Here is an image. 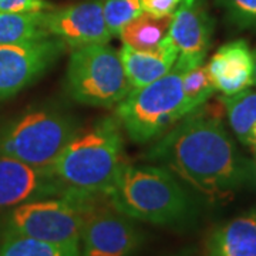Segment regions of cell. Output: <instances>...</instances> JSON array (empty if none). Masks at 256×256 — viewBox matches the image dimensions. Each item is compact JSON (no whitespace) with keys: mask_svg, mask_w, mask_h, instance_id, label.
Returning <instances> with one entry per match:
<instances>
[{"mask_svg":"<svg viewBox=\"0 0 256 256\" xmlns=\"http://www.w3.org/2000/svg\"><path fill=\"white\" fill-rule=\"evenodd\" d=\"M141 242V230L111 205L106 194L88 196L82 220V256H131Z\"/></svg>","mask_w":256,"mask_h":256,"instance_id":"8","label":"cell"},{"mask_svg":"<svg viewBox=\"0 0 256 256\" xmlns=\"http://www.w3.org/2000/svg\"><path fill=\"white\" fill-rule=\"evenodd\" d=\"M212 28V18L202 0H181L168 32V37L178 48L176 70L184 73L204 64L210 46Z\"/></svg>","mask_w":256,"mask_h":256,"instance_id":"11","label":"cell"},{"mask_svg":"<svg viewBox=\"0 0 256 256\" xmlns=\"http://www.w3.org/2000/svg\"><path fill=\"white\" fill-rule=\"evenodd\" d=\"M171 20L172 16L158 18L142 12L122 28L118 36L124 46L138 52H151L156 50L168 36Z\"/></svg>","mask_w":256,"mask_h":256,"instance_id":"16","label":"cell"},{"mask_svg":"<svg viewBox=\"0 0 256 256\" xmlns=\"http://www.w3.org/2000/svg\"><path fill=\"white\" fill-rule=\"evenodd\" d=\"M106 24L114 36H118L124 26L142 13L140 0H101Z\"/></svg>","mask_w":256,"mask_h":256,"instance_id":"21","label":"cell"},{"mask_svg":"<svg viewBox=\"0 0 256 256\" xmlns=\"http://www.w3.org/2000/svg\"><path fill=\"white\" fill-rule=\"evenodd\" d=\"M121 130L118 120L107 117L90 128H80L64 146L50 170L68 194L107 195L127 164Z\"/></svg>","mask_w":256,"mask_h":256,"instance_id":"2","label":"cell"},{"mask_svg":"<svg viewBox=\"0 0 256 256\" xmlns=\"http://www.w3.org/2000/svg\"><path fill=\"white\" fill-rule=\"evenodd\" d=\"M216 92L230 97L254 84L255 58L246 42L235 40L220 46L206 64Z\"/></svg>","mask_w":256,"mask_h":256,"instance_id":"13","label":"cell"},{"mask_svg":"<svg viewBox=\"0 0 256 256\" xmlns=\"http://www.w3.org/2000/svg\"><path fill=\"white\" fill-rule=\"evenodd\" d=\"M205 256H256V208L214 229Z\"/></svg>","mask_w":256,"mask_h":256,"instance_id":"15","label":"cell"},{"mask_svg":"<svg viewBox=\"0 0 256 256\" xmlns=\"http://www.w3.org/2000/svg\"><path fill=\"white\" fill-rule=\"evenodd\" d=\"M254 58H255V74H254V84H256V52L254 53Z\"/></svg>","mask_w":256,"mask_h":256,"instance_id":"25","label":"cell"},{"mask_svg":"<svg viewBox=\"0 0 256 256\" xmlns=\"http://www.w3.org/2000/svg\"><path fill=\"white\" fill-rule=\"evenodd\" d=\"M67 194L68 191L50 168L33 166L9 156H0V210Z\"/></svg>","mask_w":256,"mask_h":256,"instance_id":"12","label":"cell"},{"mask_svg":"<svg viewBox=\"0 0 256 256\" xmlns=\"http://www.w3.org/2000/svg\"><path fill=\"white\" fill-rule=\"evenodd\" d=\"M255 151V164H254V168H255V176H256V148L254 150Z\"/></svg>","mask_w":256,"mask_h":256,"instance_id":"26","label":"cell"},{"mask_svg":"<svg viewBox=\"0 0 256 256\" xmlns=\"http://www.w3.org/2000/svg\"><path fill=\"white\" fill-rule=\"evenodd\" d=\"M182 90L190 111L204 106L216 92L206 66H198L182 73Z\"/></svg>","mask_w":256,"mask_h":256,"instance_id":"20","label":"cell"},{"mask_svg":"<svg viewBox=\"0 0 256 256\" xmlns=\"http://www.w3.org/2000/svg\"><path fill=\"white\" fill-rule=\"evenodd\" d=\"M240 28L256 26V0H216Z\"/></svg>","mask_w":256,"mask_h":256,"instance_id":"22","label":"cell"},{"mask_svg":"<svg viewBox=\"0 0 256 256\" xmlns=\"http://www.w3.org/2000/svg\"><path fill=\"white\" fill-rule=\"evenodd\" d=\"M0 256H82V254L38 239L0 232Z\"/></svg>","mask_w":256,"mask_h":256,"instance_id":"19","label":"cell"},{"mask_svg":"<svg viewBox=\"0 0 256 256\" xmlns=\"http://www.w3.org/2000/svg\"><path fill=\"white\" fill-rule=\"evenodd\" d=\"M90 195L70 192L20 204L0 218V232L38 239L82 254V220Z\"/></svg>","mask_w":256,"mask_h":256,"instance_id":"6","label":"cell"},{"mask_svg":"<svg viewBox=\"0 0 256 256\" xmlns=\"http://www.w3.org/2000/svg\"><path fill=\"white\" fill-rule=\"evenodd\" d=\"M67 48L63 40L56 37L0 44V100L16 96L36 82Z\"/></svg>","mask_w":256,"mask_h":256,"instance_id":"9","label":"cell"},{"mask_svg":"<svg viewBox=\"0 0 256 256\" xmlns=\"http://www.w3.org/2000/svg\"><path fill=\"white\" fill-rule=\"evenodd\" d=\"M190 112L182 90V72L174 67L151 84L132 88L117 104L116 118L130 140L146 144L162 137Z\"/></svg>","mask_w":256,"mask_h":256,"instance_id":"4","label":"cell"},{"mask_svg":"<svg viewBox=\"0 0 256 256\" xmlns=\"http://www.w3.org/2000/svg\"><path fill=\"white\" fill-rule=\"evenodd\" d=\"M78 130L76 120L63 111L30 108L0 127V156L50 168Z\"/></svg>","mask_w":256,"mask_h":256,"instance_id":"5","label":"cell"},{"mask_svg":"<svg viewBox=\"0 0 256 256\" xmlns=\"http://www.w3.org/2000/svg\"><path fill=\"white\" fill-rule=\"evenodd\" d=\"M146 158L210 202L232 198L255 176L254 164L239 151L220 114L205 104L158 138Z\"/></svg>","mask_w":256,"mask_h":256,"instance_id":"1","label":"cell"},{"mask_svg":"<svg viewBox=\"0 0 256 256\" xmlns=\"http://www.w3.org/2000/svg\"><path fill=\"white\" fill-rule=\"evenodd\" d=\"M47 34L43 26V12L6 13L0 12V44L38 40Z\"/></svg>","mask_w":256,"mask_h":256,"instance_id":"18","label":"cell"},{"mask_svg":"<svg viewBox=\"0 0 256 256\" xmlns=\"http://www.w3.org/2000/svg\"><path fill=\"white\" fill-rule=\"evenodd\" d=\"M229 126L244 146L256 148V92L245 90L230 97H220Z\"/></svg>","mask_w":256,"mask_h":256,"instance_id":"17","label":"cell"},{"mask_svg":"<svg viewBox=\"0 0 256 256\" xmlns=\"http://www.w3.org/2000/svg\"><path fill=\"white\" fill-rule=\"evenodd\" d=\"M43 26L48 36L63 40L68 48L108 43L112 38L104 20L101 0L44 10Z\"/></svg>","mask_w":256,"mask_h":256,"instance_id":"10","label":"cell"},{"mask_svg":"<svg viewBox=\"0 0 256 256\" xmlns=\"http://www.w3.org/2000/svg\"><path fill=\"white\" fill-rule=\"evenodd\" d=\"M107 198L128 218L156 225L184 222L194 210L186 190L161 165L127 162L107 191Z\"/></svg>","mask_w":256,"mask_h":256,"instance_id":"3","label":"cell"},{"mask_svg":"<svg viewBox=\"0 0 256 256\" xmlns=\"http://www.w3.org/2000/svg\"><path fill=\"white\" fill-rule=\"evenodd\" d=\"M140 2L142 12L158 18L172 16L181 3V0H140Z\"/></svg>","mask_w":256,"mask_h":256,"instance_id":"24","label":"cell"},{"mask_svg":"<svg viewBox=\"0 0 256 256\" xmlns=\"http://www.w3.org/2000/svg\"><path fill=\"white\" fill-rule=\"evenodd\" d=\"M52 8L46 0H0V12L6 13H34Z\"/></svg>","mask_w":256,"mask_h":256,"instance_id":"23","label":"cell"},{"mask_svg":"<svg viewBox=\"0 0 256 256\" xmlns=\"http://www.w3.org/2000/svg\"><path fill=\"white\" fill-rule=\"evenodd\" d=\"M120 56L131 87L140 88L164 77L174 68L178 60V48L166 36L164 42L151 52H138L122 44Z\"/></svg>","mask_w":256,"mask_h":256,"instance_id":"14","label":"cell"},{"mask_svg":"<svg viewBox=\"0 0 256 256\" xmlns=\"http://www.w3.org/2000/svg\"><path fill=\"white\" fill-rule=\"evenodd\" d=\"M67 90L82 104L108 108L126 98L132 87L118 52L108 43H96L72 48Z\"/></svg>","mask_w":256,"mask_h":256,"instance_id":"7","label":"cell"}]
</instances>
